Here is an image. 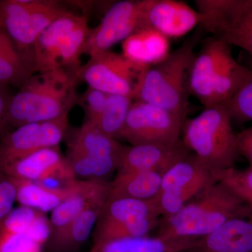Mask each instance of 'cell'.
Returning <instances> with one entry per match:
<instances>
[{
	"label": "cell",
	"instance_id": "obj_28",
	"mask_svg": "<svg viewBox=\"0 0 252 252\" xmlns=\"http://www.w3.org/2000/svg\"><path fill=\"white\" fill-rule=\"evenodd\" d=\"M132 100L127 96L108 94L102 112L95 122L91 123L106 135L119 138Z\"/></svg>",
	"mask_w": 252,
	"mask_h": 252
},
{
	"label": "cell",
	"instance_id": "obj_21",
	"mask_svg": "<svg viewBox=\"0 0 252 252\" xmlns=\"http://www.w3.org/2000/svg\"><path fill=\"white\" fill-rule=\"evenodd\" d=\"M123 55L134 64L147 68L170 54L168 38L151 29L136 31L122 43Z\"/></svg>",
	"mask_w": 252,
	"mask_h": 252
},
{
	"label": "cell",
	"instance_id": "obj_19",
	"mask_svg": "<svg viewBox=\"0 0 252 252\" xmlns=\"http://www.w3.org/2000/svg\"><path fill=\"white\" fill-rule=\"evenodd\" d=\"M125 146L106 135L93 123L86 121L69 146V154L116 162L120 166Z\"/></svg>",
	"mask_w": 252,
	"mask_h": 252
},
{
	"label": "cell",
	"instance_id": "obj_8",
	"mask_svg": "<svg viewBox=\"0 0 252 252\" xmlns=\"http://www.w3.org/2000/svg\"><path fill=\"white\" fill-rule=\"evenodd\" d=\"M146 69L109 50L90 57L78 69L77 76L89 87L104 94L136 99Z\"/></svg>",
	"mask_w": 252,
	"mask_h": 252
},
{
	"label": "cell",
	"instance_id": "obj_31",
	"mask_svg": "<svg viewBox=\"0 0 252 252\" xmlns=\"http://www.w3.org/2000/svg\"><path fill=\"white\" fill-rule=\"evenodd\" d=\"M248 80L240 91L225 103L231 119L252 121V68Z\"/></svg>",
	"mask_w": 252,
	"mask_h": 252
},
{
	"label": "cell",
	"instance_id": "obj_14",
	"mask_svg": "<svg viewBox=\"0 0 252 252\" xmlns=\"http://www.w3.org/2000/svg\"><path fill=\"white\" fill-rule=\"evenodd\" d=\"M0 172L10 178L38 183L61 180L66 185H70L76 181L67 158L63 157L59 147L37 151L6 165Z\"/></svg>",
	"mask_w": 252,
	"mask_h": 252
},
{
	"label": "cell",
	"instance_id": "obj_33",
	"mask_svg": "<svg viewBox=\"0 0 252 252\" xmlns=\"http://www.w3.org/2000/svg\"><path fill=\"white\" fill-rule=\"evenodd\" d=\"M42 245L27 233H11L0 230V252H41Z\"/></svg>",
	"mask_w": 252,
	"mask_h": 252
},
{
	"label": "cell",
	"instance_id": "obj_1",
	"mask_svg": "<svg viewBox=\"0 0 252 252\" xmlns=\"http://www.w3.org/2000/svg\"><path fill=\"white\" fill-rule=\"evenodd\" d=\"M79 81L77 72L66 69L33 74L11 97L6 124L18 127L68 116L78 102Z\"/></svg>",
	"mask_w": 252,
	"mask_h": 252
},
{
	"label": "cell",
	"instance_id": "obj_37",
	"mask_svg": "<svg viewBox=\"0 0 252 252\" xmlns=\"http://www.w3.org/2000/svg\"><path fill=\"white\" fill-rule=\"evenodd\" d=\"M6 85L0 84V137L2 138L6 134V127H8L6 123V116L10 101L12 96L9 95L5 89Z\"/></svg>",
	"mask_w": 252,
	"mask_h": 252
},
{
	"label": "cell",
	"instance_id": "obj_5",
	"mask_svg": "<svg viewBox=\"0 0 252 252\" xmlns=\"http://www.w3.org/2000/svg\"><path fill=\"white\" fill-rule=\"evenodd\" d=\"M70 13L56 1L1 0L0 28L33 64L32 49L41 33L55 21Z\"/></svg>",
	"mask_w": 252,
	"mask_h": 252
},
{
	"label": "cell",
	"instance_id": "obj_22",
	"mask_svg": "<svg viewBox=\"0 0 252 252\" xmlns=\"http://www.w3.org/2000/svg\"><path fill=\"white\" fill-rule=\"evenodd\" d=\"M162 175L157 172H119L111 182L108 200L132 198L149 200L160 190Z\"/></svg>",
	"mask_w": 252,
	"mask_h": 252
},
{
	"label": "cell",
	"instance_id": "obj_30",
	"mask_svg": "<svg viewBox=\"0 0 252 252\" xmlns=\"http://www.w3.org/2000/svg\"><path fill=\"white\" fill-rule=\"evenodd\" d=\"M216 182L225 186L249 209L252 218V167L244 170L235 167L213 172Z\"/></svg>",
	"mask_w": 252,
	"mask_h": 252
},
{
	"label": "cell",
	"instance_id": "obj_2",
	"mask_svg": "<svg viewBox=\"0 0 252 252\" xmlns=\"http://www.w3.org/2000/svg\"><path fill=\"white\" fill-rule=\"evenodd\" d=\"M236 217L252 218L248 207L229 189L217 182L204 189L175 215L160 219L157 236L197 240Z\"/></svg>",
	"mask_w": 252,
	"mask_h": 252
},
{
	"label": "cell",
	"instance_id": "obj_23",
	"mask_svg": "<svg viewBox=\"0 0 252 252\" xmlns=\"http://www.w3.org/2000/svg\"><path fill=\"white\" fill-rule=\"evenodd\" d=\"M149 216L159 217L152 200L132 198L107 200L96 223L94 232L100 231L110 227Z\"/></svg>",
	"mask_w": 252,
	"mask_h": 252
},
{
	"label": "cell",
	"instance_id": "obj_12",
	"mask_svg": "<svg viewBox=\"0 0 252 252\" xmlns=\"http://www.w3.org/2000/svg\"><path fill=\"white\" fill-rule=\"evenodd\" d=\"M201 22L197 10L182 1L141 0L139 30L151 29L170 38L187 35Z\"/></svg>",
	"mask_w": 252,
	"mask_h": 252
},
{
	"label": "cell",
	"instance_id": "obj_10",
	"mask_svg": "<svg viewBox=\"0 0 252 252\" xmlns=\"http://www.w3.org/2000/svg\"><path fill=\"white\" fill-rule=\"evenodd\" d=\"M68 116L16 127L0 141V170L11 162L46 148L59 147L65 135Z\"/></svg>",
	"mask_w": 252,
	"mask_h": 252
},
{
	"label": "cell",
	"instance_id": "obj_35",
	"mask_svg": "<svg viewBox=\"0 0 252 252\" xmlns=\"http://www.w3.org/2000/svg\"><path fill=\"white\" fill-rule=\"evenodd\" d=\"M16 200V189L9 177L2 178L0 174V223L13 210Z\"/></svg>",
	"mask_w": 252,
	"mask_h": 252
},
{
	"label": "cell",
	"instance_id": "obj_4",
	"mask_svg": "<svg viewBox=\"0 0 252 252\" xmlns=\"http://www.w3.org/2000/svg\"><path fill=\"white\" fill-rule=\"evenodd\" d=\"M182 142L212 172L234 167L239 154L237 135L224 104H215L182 126Z\"/></svg>",
	"mask_w": 252,
	"mask_h": 252
},
{
	"label": "cell",
	"instance_id": "obj_15",
	"mask_svg": "<svg viewBox=\"0 0 252 252\" xmlns=\"http://www.w3.org/2000/svg\"><path fill=\"white\" fill-rule=\"evenodd\" d=\"M190 154L182 140L171 144H142L126 147L119 172L150 171L163 175Z\"/></svg>",
	"mask_w": 252,
	"mask_h": 252
},
{
	"label": "cell",
	"instance_id": "obj_20",
	"mask_svg": "<svg viewBox=\"0 0 252 252\" xmlns=\"http://www.w3.org/2000/svg\"><path fill=\"white\" fill-rule=\"evenodd\" d=\"M16 189V200L21 206L42 212L53 211L60 204L79 191L82 181L65 187H49L38 182L10 178Z\"/></svg>",
	"mask_w": 252,
	"mask_h": 252
},
{
	"label": "cell",
	"instance_id": "obj_27",
	"mask_svg": "<svg viewBox=\"0 0 252 252\" xmlns=\"http://www.w3.org/2000/svg\"><path fill=\"white\" fill-rule=\"evenodd\" d=\"M250 73L251 69L237 62L231 55L222 64L214 81L212 105L226 103L243 87Z\"/></svg>",
	"mask_w": 252,
	"mask_h": 252
},
{
	"label": "cell",
	"instance_id": "obj_16",
	"mask_svg": "<svg viewBox=\"0 0 252 252\" xmlns=\"http://www.w3.org/2000/svg\"><path fill=\"white\" fill-rule=\"evenodd\" d=\"M184 252H252V218L228 220Z\"/></svg>",
	"mask_w": 252,
	"mask_h": 252
},
{
	"label": "cell",
	"instance_id": "obj_29",
	"mask_svg": "<svg viewBox=\"0 0 252 252\" xmlns=\"http://www.w3.org/2000/svg\"><path fill=\"white\" fill-rule=\"evenodd\" d=\"M160 219L157 216L144 217L100 231L94 232V243H103L119 239L147 236L151 230L157 228Z\"/></svg>",
	"mask_w": 252,
	"mask_h": 252
},
{
	"label": "cell",
	"instance_id": "obj_25",
	"mask_svg": "<svg viewBox=\"0 0 252 252\" xmlns=\"http://www.w3.org/2000/svg\"><path fill=\"white\" fill-rule=\"evenodd\" d=\"M195 240H173L160 237L119 239L94 244L89 252H184Z\"/></svg>",
	"mask_w": 252,
	"mask_h": 252
},
{
	"label": "cell",
	"instance_id": "obj_6",
	"mask_svg": "<svg viewBox=\"0 0 252 252\" xmlns=\"http://www.w3.org/2000/svg\"><path fill=\"white\" fill-rule=\"evenodd\" d=\"M205 32L245 50L252 58V0H196Z\"/></svg>",
	"mask_w": 252,
	"mask_h": 252
},
{
	"label": "cell",
	"instance_id": "obj_11",
	"mask_svg": "<svg viewBox=\"0 0 252 252\" xmlns=\"http://www.w3.org/2000/svg\"><path fill=\"white\" fill-rule=\"evenodd\" d=\"M141 0H125L112 5L97 27L91 30L84 44L83 54L90 57L109 51L138 31Z\"/></svg>",
	"mask_w": 252,
	"mask_h": 252
},
{
	"label": "cell",
	"instance_id": "obj_36",
	"mask_svg": "<svg viewBox=\"0 0 252 252\" xmlns=\"http://www.w3.org/2000/svg\"><path fill=\"white\" fill-rule=\"evenodd\" d=\"M239 154L250 162L252 167V126L237 135Z\"/></svg>",
	"mask_w": 252,
	"mask_h": 252
},
{
	"label": "cell",
	"instance_id": "obj_18",
	"mask_svg": "<svg viewBox=\"0 0 252 252\" xmlns=\"http://www.w3.org/2000/svg\"><path fill=\"white\" fill-rule=\"evenodd\" d=\"M83 16L70 13L55 21L41 33L32 49L35 72L59 69V54L63 43Z\"/></svg>",
	"mask_w": 252,
	"mask_h": 252
},
{
	"label": "cell",
	"instance_id": "obj_26",
	"mask_svg": "<svg viewBox=\"0 0 252 252\" xmlns=\"http://www.w3.org/2000/svg\"><path fill=\"white\" fill-rule=\"evenodd\" d=\"M104 205H96L85 210L52 236L55 248L60 251H68L77 248L86 241L95 227Z\"/></svg>",
	"mask_w": 252,
	"mask_h": 252
},
{
	"label": "cell",
	"instance_id": "obj_17",
	"mask_svg": "<svg viewBox=\"0 0 252 252\" xmlns=\"http://www.w3.org/2000/svg\"><path fill=\"white\" fill-rule=\"evenodd\" d=\"M111 182L105 180H82L79 191L60 204L51 217V236L57 234L82 212L104 205L110 193Z\"/></svg>",
	"mask_w": 252,
	"mask_h": 252
},
{
	"label": "cell",
	"instance_id": "obj_3",
	"mask_svg": "<svg viewBox=\"0 0 252 252\" xmlns=\"http://www.w3.org/2000/svg\"><path fill=\"white\" fill-rule=\"evenodd\" d=\"M205 32H197L160 62L147 67L135 100L153 104L180 116L186 121L189 105V78L195 47Z\"/></svg>",
	"mask_w": 252,
	"mask_h": 252
},
{
	"label": "cell",
	"instance_id": "obj_7",
	"mask_svg": "<svg viewBox=\"0 0 252 252\" xmlns=\"http://www.w3.org/2000/svg\"><path fill=\"white\" fill-rule=\"evenodd\" d=\"M215 182L213 172L190 153L162 175L160 190L152 199L157 215L160 219L175 215Z\"/></svg>",
	"mask_w": 252,
	"mask_h": 252
},
{
	"label": "cell",
	"instance_id": "obj_9",
	"mask_svg": "<svg viewBox=\"0 0 252 252\" xmlns=\"http://www.w3.org/2000/svg\"><path fill=\"white\" fill-rule=\"evenodd\" d=\"M185 122L167 109L136 100L131 105L119 138L132 146L175 143L180 140Z\"/></svg>",
	"mask_w": 252,
	"mask_h": 252
},
{
	"label": "cell",
	"instance_id": "obj_13",
	"mask_svg": "<svg viewBox=\"0 0 252 252\" xmlns=\"http://www.w3.org/2000/svg\"><path fill=\"white\" fill-rule=\"evenodd\" d=\"M202 46L195 56L190 72L189 86L190 94L204 107L212 105L213 84L223 63L231 56L230 46L221 39L211 36L201 41Z\"/></svg>",
	"mask_w": 252,
	"mask_h": 252
},
{
	"label": "cell",
	"instance_id": "obj_34",
	"mask_svg": "<svg viewBox=\"0 0 252 252\" xmlns=\"http://www.w3.org/2000/svg\"><path fill=\"white\" fill-rule=\"evenodd\" d=\"M107 96L108 94L89 87L84 94L79 97L77 104H80L85 112L86 121L95 122L104 108Z\"/></svg>",
	"mask_w": 252,
	"mask_h": 252
},
{
	"label": "cell",
	"instance_id": "obj_24",
	"mask_svg": "<svg viewBox=\"0 0 252 252\" xmlns=\"http://www.w3.org/2000/svg\"><path fill=\"white\" fill-rule=\"evenodd\" d=\"M35 72L31 60L22 54L0 28V84L21 88Z\"/></svg>",
	"mask_w": 252,
	"mask_h": 252
},
{
	"label": "cell",
	"instance_id": "obj_32",
	"mask_svg": "<svg viewBox=\"0 0 252 252\" xmlns=\"http://www.w3.org/2000/svg\"><path fill=\"white\" fill-rule=\"evenodd\" d=\"M41 212L21 206L9 212L0 223V230L11 233H26Z\"/></svg>",
	"mask_w": 252,
	"mask_h": 252
}]
</instances>
